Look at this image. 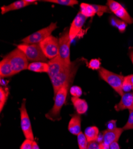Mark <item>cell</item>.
Returning a JSON list of instances; mask_svg holds the SVG:
<instances>
[{
	"mask_svg": "<svg viewBox=\"0 0 133 149\" xmlns=\"http://www.w3.org/2000/svg\"><path fill=\"white\" fill-rule=\"evenodd\" d=\"M132 91H133V85H132Z\"/></svg>",
	"mask_w": 133,
	"mask_h": 149,
	"instance_id": "obj_39",
	"label": "cell"
},
{
	"mask_svg": "<svg viewBox=\"0 0 133 149\" xmlns=\"http://www.w3.org/2000/svg\"><path fill=\"white\" fill-rule=\"evenodd\" d=\"M87 17L82 15L80 12L72 21L69 30V35L70 41L74 40L81 31L84 23H86Z\"/></svg>",
	"mask_w": 133,
	"mask_h": 149,
	"instance_id": "obj_10",
	"label": "cell"
},
{
	"mask_svg": "<svg viewBox=\"0 0 133 149\" xmlns=\"http://www.w3.org/2000/svg\"><path fill=\"white\" fill-rule=\"evenodd\" d=\"M84 134H85L88 143L97 141L99 139V130L97 127H90L86 130Z\"/></svg>",
	"mask_w": 133,
	"mask_h": 149,
	"instance_id": "obj_19",
	"label": "cell"
},
{
	"mask_svg": "<svg viewBox=\"0 0 133 149\" xmlns=\"http://www.w3.org/2000/svg\"><path fill=\"white\" fill-rule=\"evenodd\" d=\"M93 6L95 10L96 14H97L99 16H102L105 13H111V12L107 6L100 5H93Z\"/></svg>",
	"mask_w": 133,
	"mask_h": 149,
	"instance_id": "obj_28",
	"label": "cell"
},
{
	"mask_svg": "<svg viewBox=\"0 0 133 149\" xmlns=\"http://www.w3.org/2000/svg\"><path fill=\"white\" fill-rule=\"evenodd\" d=\"M116 120H112L109 121L107 124V130H113L116 128Z\"/></svg>",
	"mask_w": 133,
	"mask_h": 149,
	"instance_id": "obj_34",
	"label": "cell"
},
{
	"mask_svg": "<svg viewBox=\"0 0 133 149\" xmlns=\"http://www.w3.org/2000/svg\"><path fill=\"white\" fill-rule=\"evenodd\" d=\"M71 101L78 114L81 115L86 113L88 110V104L85 100L79 97H72Z\"/></svg>",
	"mask_w": 133,
	"mask_h": 149,
	"instance_id": "obj_16",
	"label": "cell"
},
{
	"mask_svg": "<svg viewBox=\"0 0 133 149\" xmlns=\"http://www.w3.org/2000/svg\"><path fill=\"white\" fill-rule=\"evenodd\" d=\"M75 69L77 70V68L75 63H72L69 66L66 67L61 72L51 79L54 96L64 85L68 83L70 84L76 72Z\"/></svg>",
	"mask_w": 133,
	"mask_h": 149,
	"instance_id": "obj_3",
	"label": "cell"
},
{
	"mask_svg": "<svg viewBox=\"0 0 133 149\" xmlns=\"http://www.w3.org/2000/svg\"><path fill=\"white\" fill-rule=\"evenodd\" d=\"M32 149H40L38 144L35 141H34L33 142V148Z\"/></svg>",
	"mask_w": 133,
	"mask_h": 149,
	"instance_id": "obj_37",
	"label": "cell"
},
{
	"mask_svg": "<svg viewBox=\"0 0 133 149\" xmlns=\"http://www.w3.org/2000/svg\"><path fill=\"white\" fill-rule=\"evenodd\" d=\"M132 88V85L127 80L124 79L123 84V91L124 93H130V91Z\"/></svg>",
	"mask_w": 133,
	"mask_h": 149,
	"instance_id": "obj_33",
	"label": "cell"
},
{
	"mask_svg": "<svg viewBox=\"0 0 133 149\" xmlns=\"http://www.w3.org/2000/svg\"><path fill=\"white\" fill-rule=\"evenodd\" d=\"M125 80L128 81L132 85H133V74H130V75H128L124 78Z\"/></svg>",
	"mask_w": 133,
	"mask_h": 149,
	"instance_id": "obj_36",
	"label": "cell"
},
{
	"mask_svg": "<svg viewBox=\"0 0 133 149\" xmlns=\"http://www.w3.org/2000/svg\"><path fill=\"white\" fill-rule=\"evenodd\" d=\"M68 130L75 135H78L81 132V119L79 114L77 113L72 116L69 122Z\"/></svg>",
	"mask_w": 133,
	"mask_h": 149,
	"instance_id": "obj_14",
	"label": "cell"
},
{
	"mask_svg": "<svg viewBox=\"0 0 133 149\" xmlns=\"http://www.w3.org/2000/svg\"><path fill=\"white\" fill-rule=\"evenodd\" d=\"M14 72L9 60L4 57L0 62V77L4 78L14 75Z\"/></svg>",
	"mask_w": 133,
	"mask_h": 149,
	"instance_id": "obj_15",
	"label": "cell"
},
{
	"mask_svg": "<svg viewBox=\"0 0 133 149\" xmlns=\"http://www.w3.org/2000/svg\"><path fill=\"white\" fill-rule=\"evenodd\" d=\"M70 93L72 97L79 98L82 94V91L78 86H72L70 89Z\"/></svg>",
	"mask_w": 133,
	"mask_h": 149,
	"instance_id": "obj_30",
	"label": "cell"
},
{
	"mask_svg": "<svg viewBox=\"0 0 133 149\" xmlns=\"http://www.w3.org/2000/svg\"><path fill=\"white\" fill-rule=\"evenodd\" d=\"M5 57L9 60L15 74L28 69V60L25 54L19 48H16Z\"/></svg>",
	"mask_w": 133,
	"mask_h": 149,
	"instance_id": "obj_4",
	"label": "cell"
},
{
	"mask_svg": "<svg viewBox=\"0 0 133 149\" xmlns=\"http://www.w3.org/2000/svg\"><path fill=\"white\" fill-rule=\"evenodd\" d=\"M69 86V83L66 84L58 91L54 96V104L52 109L45 115L46 118L52 121H58L62 119L60 111L66 102Z\"/></svg>",
	"mask_w": 133,
	"mask_h": 149,
	"instance_id": "obj_1",
	"label": "cell"
},
{
	"mask_svg": "<svg viewBox=\"0 0 133 149\" xmlns=\"http://www.w3.org/2000/svg\"><path fill=\"white\" fill-rule=\"evenodd\" d=\"M31 5L30 4L26 3L25 0H20V1H17L13 3H11L8 6H3L1 8V14L4 15L6 14L9 11H14L19 10L20 8H24L25 7H27L28 6Z\"/></svg>",
	"mask_w": 133,
	"mask_h": 149,
	"instance_id": "obj_17",
	"label": "cell"
},
{
	"mask_svg": "<svg viewBox=\"0 0 133 149\" xmlns=\"http://www.w3.org/2000/svg\"><path fill=\"white\" fill-rule=\"evenodd\" d=\"M33 142L34 141H32L31 140L26 139L21 144L20 148V149H32L33 146Z\"/></svg>",
	"mask_w": 133,
	"mask_h": 149,
	"instance_id": "obj_32",
	"label": "cell"
},
{
	"mask_svg": "<svg viewBox=\"0 0 133 149\" xmlns=\"http://www.w3.org/2000/svg\"><path fill=\"white\" fill-rule=\"evenodd\" d=\"M58 56L62 60L66 66H69L71 65L70 58V40L69 35V31L66 30L60 36L58 39Z\"/></svg>",
	"mask_w": 133,
	"mask_h": 149,
	"instance_id": "obj_7",
	"label": "cell"
},
{
	"mask_svg": "<svg viewBox=\"0 0 133 149\" xmlns=\"http://www.w3.org/2000/svg\"><path fill=\"white\" fill-rule=\"evenodd\" d=\"M115 15L126 23L131 24L133 23V18L130 16L127 10L123 7L117 11Z\"/></svg>",
	"mask_w": 133,
	"mask_h": 149,
	"instance_id": "obj_21",
	"label": "cell"
},
{
	"mask_svg": "<svg viewBox=\"0 0 133 149\" xmlns=\"http://www.w3.org/2000/svg\"><path fill=\"white\" fill-rule=\"evenodd\" d=\"M77 140L79 149H87L88 142L85 134L82 132H81L77 135Z\"/></svg>",
	"mask_w": 133,
	"mask_h": 149,
	"instance_id": "obj_24",
	"label": "cell"
},
{
	"mask_svg": "<svg viewBox=\"0 0 133 149\" xmlns=\"http://www.w3.org/2000/svg\"><path fill=\"white\" fill-rule=\"evenodd\" d=\"M87 149H110V146L104 144L103 142L95 141L88 143Z\"/></svg>",
	"mask_w": 133,
	"mask_h": 149,
	"instance_id": "obj_25",
	"label": "cell"
},
{
	"mask_svg": "<svg viewBox=\"0 0 133 149\" xmlns=\"http://www.w3.org/2000/svg\"><path fill=\"white\" fill-rule=\"evenodd\" d=\"M58 39L51 35L39 44L47 58L51 60L58 56Z\"/></svg>",
	"mask_w": 133,
	"mask_h": 149,
	"instance_id": "obj_8",
	"label": "cell"
},
{
	"mask_svg": "<svg viewBox=\"0 0 133 149\" xmlns=\"http://www.w3.org/2000/svg\"><path fill=\"white\" fill-rule=\"evenodd\" d=\"M124 131L123 128H116L113 130H106L103 132L102 142L107 145H110L115 141H118L120 135Z\"/></svg>",
	"mask_w": 133,
	"mask_h": 149,
	"instance_id": "obj_11",
	"label": "cell"
},
{
	"mask_svg": "<svg viewBox=\"0 0 133 149\" xmlns=\"http://www.w3.org/2000/svg\"><path fill=\"white\" fill-rule=\"evenodd\" d=\"M110 149H120L118 141H115V142L112 143L110 145Z\"/></svg>",
	"mask_w": 133,
	"mask_h": 149,
	"instance_id": "obj_35",
	"label": "cell"
},
{
	"mask_svg": "<svg viewBox=\"0 0 133 149\" xmlns=\"http://www.w3.org/2000/svg\"><path fill=\"white\" fill-rule=\"evenodd\" d=\"M111 22L112 25L116 26L120 32L123 33L125 32L127 28V23L125 22L123 20H118L115 18H112Z\"/></svg>",
	"mask_w": 133,
	"mask_h": 149,
	"instance_id": "obj_26",
	"label": "cell"
},
{
	"mask_svg": "<svg viewBox=\"0 0 133 149\" xmlns=\"http://www.w3.org/2000/svg\"><path fill=\"white\" fill-rule=\"evenodd\" d=\"M57 28V23H52L49 26L40 29L25 37L22 41L25 44H39L41 42L51 36L52 32Z\"/></svg>",
	"mask_w": 133,
	"mask_h": 149,
	"instance_id": "obj_6",
	"label": "cell"
},
{
	"mask_svg": "<svg viewBox=\"0 0 133 149\" xmlns=\"http://www.w3.org/2000/svg\"><path fill=\"white\" fill-rule=\"evenodd\" d=\"M99 74L100 77L109 85L120 96L123 95L124 93L123 91V84L124 81V77L103 68H101L99 70Z\"/></svg>",
	"mask_w": 133,
	"mask_h": 149,
	"instance_id": "obj_2",
	"label": "cell"
},
{
	"mask_svg": "<svg viewBox=\"0 0 133 149\" xmlns=\"http://www.w3.org/2000/svg\"><path fill=\"white\" fill-rule=\"evenodd\" d=\"M115 109L117 111L125 109L133 111V93H124L121 96L120 102L115 106Z\"/></svg>",
	"mask_w": 133,
	"mask_h": 149,
	"instance_id": "obj_13",
	"label": "cell"
},
{
	"mask_svg": "<svg viewBox=\"0 0 133 149\" xmlns=\"http://www.w3.org/2000/svg\"><path fill=\"white\" fill-rule=\"evenodd\" d=\"M130 59L132 61V63L133 64V49L132 50H131L130 51Z\"/></svg>",
	"mask_w": 133,
	"mask_h": 149,
	"instance_id": "obj_38",
	"label": "cell"
},
{
	"mask_svg": "<svg viewBox=\"0 0 133 149\" xmlns=\"http://www.w3.org/2000/svg\"><path fill=\"white\" fill-rule=\"evenodd\" d=\"M20 125L22 132L26 139L34 141V136L32 128L31 120L26 108V102L23 100L20 108Z\"/></svg>",
	"mask_w": 133,
	"mask_h": 149,
	"instance_id": "obj_9",
	"label": "cell"
},
{
	"mask_svg": "<svg viewBox=\"0 0 133 149\" xmlns=\"http://www.w3.org/2000/svg\"><path fill=\"white\" fill-rule=\"evenodd\" d=\"M124 131L133 130V111L130 110L127 122L123 128Z\"/></svg>",
	"mask_w": 133,
	"mask_h": 149,
	"instance_id": "obj_31",
	"label": "cell"
},
{
	"mask_svg": "<svg viewBox=\"0 0 133 149\" xmlns=\"http://www.w3.org/2000/svg\"><path fill=\"white\" fill-rule=\"evenodd\" d=\"M48 74L50 80L55 77L57 74L61 72L66 67L62 60L57 56L56 57L51 59L48 62Z\"/></svg>",
	"mask_w": 133,
	"mask_h": 149,
	"instance_id": "obj_12",
	"label": "cell"
},
{
	"mask_svg": "<svg viewBox=\"0 0 133 149\" xmlns=\"http://www.w3.org/2000/svg\"><path fill=\"white\" fill-rule=\"evenodd\" d=\"M107 5L109 8L110 9L111 11H112L114 14L120 8L123 7L120 4L115 1H114V0H109V1H107Z\"/></svg>",
	"mask_w": 133,
	"mask_h": 149,
	"instance_id": "obj_27",
	"label": "cell"
},
{
	"mask_svg": "<svg viewBox=\"0 0 133 149\" xmlns=\"http://www.w3.org/2000/svg\"><path fill=\"white\" fill-rule=\"evenodd\" d=\"M80 13L85 17H93L95 14L96 12L93 7V5L87 4V3H81L80 5Z\"/></svg>",
	"mask_w": 133,
	"mask_h": 149,
	"instance_id": "obj_20",
	"label": "cell"
},
{
	"mask_svg": "<svg viewBox=\"0 0 133 149\" xmlns=\"http://www.w3.org/2000/svg\"><path fill=\"white\" fill-rule=\"evenodd\" d=\"M88 67L92 70H99L101 68V61L97 58H93L88 63Z\"/></svg>",
	"mask_w": 133,
	"mask_h": 149,
	"instance_id": "obj_29",
	"label": "cell"
},
{
	"mask_svg": "<svg viewBox=\"0 0 133 149\" xmlns=\"http://www.w3.org/2000/svg\"><path fill=\"white\" fill-rule=\"evenodd\" d=\"M28 69L38 73H48V63L42 61L32 62L29 64Z\"/></svg>",
	"mask_w": 133,
	"mask_h": 149,
	"instance_id": "obj_18",
	"label": "cell"
},
{
	"mask_svg": "<svg viewBox=\"0 0 133 149\" xmlns=\"http://www.w3.org/2000/svg\"><path fill=\"white\" fill-rule=\"evenodd\" d=\"M9 95V89L7 87H0V111H2Z\"/></svg>",
	"mask_w": 133,
	"mask_h": 149,
	"instance_id": "obj_22",
	"label": "cell"
},
{
	"mask_svg": "<svg viewBox=\"0 0 133 149\" xmlns=\"http://www.w3.org/2000/svg\"><path fill=\"white\" fill-rule=\"evenodd\" d=\"M42 1L52 3L66 6H74L78 4V1L77 0H44Z\"/></svg>",
	"mask_w": 133,
	"mask_h": 149,
	"instance_id": "obj_23",
	"label": "cell"
},
{
	"mask_svg": "<svg viewBox=\"0 0 133 149\" xmlns=\"http://www.w3.org/2000/svg\"><path fill=\"white\" fill-rule=\"evenodd\" d=\"M17 48L25 54L28 61L32 62H47V58L42 52L40 44H21L17 45Z\"/></svg>",
	"mask_w": 133,
	"mask_h": 149,
	"instance_id": "obj_5",
	"label": "cell"
}]
</instances>
